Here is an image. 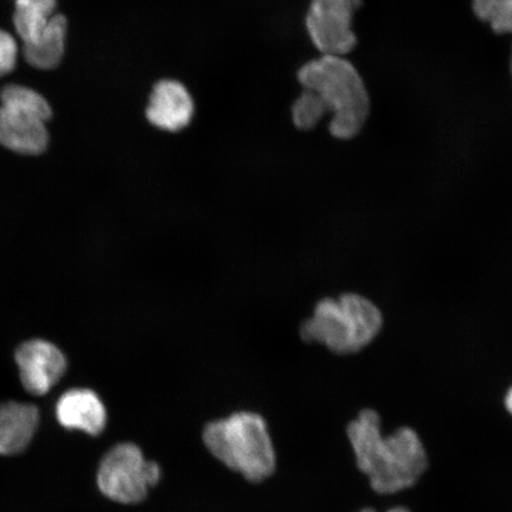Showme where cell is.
Listing matches in <instances>:
<instances>
[{"label": "cell", "instance_id": "7c38bea8", "mask_svg": "<svg viewBox=\"0 0 512 512\" xmlns=\"http://www.w3.org/2000/svg\"><path fill=\"white\" fill-rule=\"evenodd\" d=\"M66 36V17L55 15L40 36L34 41L24 43L25 60L37 69H53L59 66L66 48Z\"/></svg>", "mask_w": 512, "mask_h": 512}, {"label": "cell", "instance_id": "9c48e42d", "mask_svg": "<svg viewBox=\"0 0 512 512\" xmlns=\"http://www.w3.org/2000/svg\"><path fill=\"white\" fill-rule=\"evenodd\" d=\"M56 415L60 424L69 430L99 435L106 427L104 403L89 389H72L64 393L57 402Z\"/></svg>", "mask_w": 512, "mask_h": 512}, {"label": "cell", "instance_id": "5bb4252c", "mask_svg": "<svg viewBox=\"0 0 512 512\" xmlns=\"http://www.w3.org/2000/svg\"><path fill=\"white\" fill-rule=\"evenodd\" d=\"M0 101H2L0 106L9 108L11 111L30 115V117L40 119L44 123H47L51 114H53L48 101L41 94L24 86H6L0 93Z\"/></svg>", "mask_w": 512, "mask_h": 512}, {"label": "cell", "instance_id": "ba28073f", "mask_svg": "<svg viewBox=\"0 0 512 512\" xmlns=\"http://www.w3.org/2000/svg\"><path fill=\"white\" fill-rule=\"evenodd\" d=\"M194 101L182 83L164 80L157 83L151 94L146 117L160 130L177 132L190 124Z\"/></svg>", "mask_w": 512, "mask_h": 512}, {"label": "cell", "instance_id": "d6986e66", "mask_svg": "<svg viewBox=\"0 0 512 512\" xmlns=\"http://www.w3.org/2000/svg\"><path fill=\"white\" fill-rule=\"evenodd\" d=\"M361 512H376V511L374 509L368 508V509L362 510ZM388 512H409V511L405 508L398 507V508L390 509Z\"/></svg>", "mask_w": 512, "mask_h": 512}, {"label": "cell", "instance_id": "9a60e30c", "mask_svg": "<svg viewBox=\"0 0 512 512\" xmlns=\"http://www.w3.org/2000/svg\"><path fill=\"white\" fill-rule=\"evenodd\" d=\"M473 11L497 34L512 32V0H473Z\"/></svg>", "mask_w": 512, "mask_h": 512}, {"label": "cell", "instance_id": "277c9868", "mask_svg": "<svg viewBox=\"0 0 512 512\" xmlns=\"http://www.w3.org/2000/svg\"><path fill=\"white\" fill-rule=\"evenodd\" d=\"M298 79L332 115L330 132L336 138H354L362 130L369 115V96L361 75L347 59L322 56L306 63Z\"/></svg>", "mask_w": 512, "mask_h": 512}, {"label": "cell", "instance_id": "e0dca14e", "mask_svg": "<svg viewBox=\"0 0 512 512\" xmlns=\"http://www.w3.org/2000/svg\"><path fill=\"white\" fill-rule=\"evenodd\" d=\"M18 48L15 38L9 32L0 29V78L14 70Z\"/></svg>", "mask_w": 512, "mask_h": 512}, {"label": "cell", "instance_id": "8fae6325", "mask_svg": "<svg viewBox=\"0 0 512 512\" xmlns=\"http://www.w3.org/2000/svg\"><path fill=\"white\" fill-rule=\"evenodd\" d=\"M40 422L34 405L22 402L0 403V454L14 456L29 446Z\"/></svg>", "mask_w": 512, "mask_h": 512}, {"label": "cell", "instance_id": "6da1fadb", "mask_svg": "<svg viewBox=\"0 0 512 512\" xmlns=\"http://www.w3.org/2000/svg\"><path fill=\"white\" fill-rule=\"evenodd\" d=\"M347 433L358 469L379 494L411 488L427 469V454L419 435L408 427L383 435L380 415L374 409H363L350 422Z\"/></svg>", "mask_w": 512, "mask_h": 512}, {"label": "cell", "instance_id": "3957f363", "mask_svg": "<svg viewBox=\"0 0 512 512\" xmlns=\"http://www.w3.org/2000/svg\"><path fill=\"white\" fill-rule=\"evenodd\" d=\"M202 439L217 460L249 482H262L277 465L270 430L259 413L238 411L210 421L203 428Z\"/></svg>", "mask_w": 512, "mask_h": 512}, {"label": "cell", "instance_id": "2e32d148", "mask_svg": "<svg viewBox=\"0 0 512 512\" xmlns=\"http://www.w3.org/2000/svg\"><path fill=\"white\" fill-rule=\"evenodd\" d=\"M293 121L300 130H311L317 126L326 113L325 108L316 94L304 89L293 105Z\"/></svg>", "mask_w": 512, "mask_h": 512}, {"label": "cell", "instance_id": "30bf717a", "mask_svg": "<svg viewBox=\"0 0 512 512\" xmlns=\"http://www.w3.org/2000/svg\"><path fill=\"white\" fill-rule=\"evenodd\" d=\"M48 140L44 121L0 106V145L22 155H40Z\"/></svg>", "mask_w": 512, "mask_h": 512}, {"label": "cell", "instance_id": "8992f818", "mask_svg": "<svg viewBox=\"0 0 512 512\" xmlns=\"http://www.w3.org/2000/svg\"><path fill=\"white\" fill-rule=\"evenodd\" d=\"M360 6L361 0H313L306 27L323 56L344 57L355 48L352 19Z\"/></svg>", "mask_w": 512, "mask_h": 512}, {"label": "cell", "instance_id": "ffe728a7", "mask_svg": "<svg viewBox=\"0 0 512 512\" xmlns=\"http://www.w3.org/2000/svg\"><path fill=\"white\" fill-rule=\"evenodd\" d=\"M511 73H512V56H511Z\"/></svg>", "mask_w": 512, "mask_h": 512}, {"label": "cell", "instance_id": "4fadbf2b", "mask_svg": "<svg viewBox=\"0 0 512 512\" xmlns=\"http://www.w3.org/2000/svg\"><path fill=\"white\" fill-rule=\"evenodd\" d=\"M56 0H16L14 25L23 43L34 41L55 14Z\"/></svg>", "mask_w": 512, "mask_h": 512}, {"label": "cell", "instance_id": "ac0fdd59", "mask_svg": "<svg viewBox=\"0 0 512 512\" xmlns=\"http://www.w3.org/2000/svg\"><path fill=\"white\" fill-rule=\"evenodd\" d=\"M505 407H507L509 413L512 415V387L509 389L507 395H505Z\"/></svg>", "mask_w": 512, "mask_h": 512}, {"label": "cell", "instance_id": "7a4b0ae2", "mask_svg": "<svg viewBox=\"0 0 512 512\" xmlns=\"http://www.w3.org/2000/svg\"><path fill=\"white\" fill-rule=\"evenodd\" d=\"M382 326L379 307L362 294L348 292L318 300L311 315L300 324L299 336L331 354L350 356L373 343Z\"/></svg>", "mask_w": 512, "mask_h": 512}, {"label": "cell", "instance_id": "52a82bcc", "mask_svg": "<svg viewBox=\"0 0 512 512\" xmlns=\"http://www.w3.org/2000/svg\"><path fill=\"white\" fill-rule=\"evenodd\" d=\"M16 363L25 390L34 395L50 392L67 369L62 351L42 339L22 344L16 352Z\"/></svg>", "mask_w": 512, "mask_h": 512}, {"label": "cell", "instance_id": "5b68a950", "mask_svg": "<svg viewBox=\"0 0 512 512\" xmlns=\"http://www.w3.org/2000/svg\"><path fill=\"white\" fill-rule=\"evenodd\" d=\"M162 470L157 463L146 460L137 445L119 444L108 452L98 472L99 489L114 502H143L150 488L158 484Z\"/></svg>", "mask_w": 512, "mask_h": 512}]
</instances>
